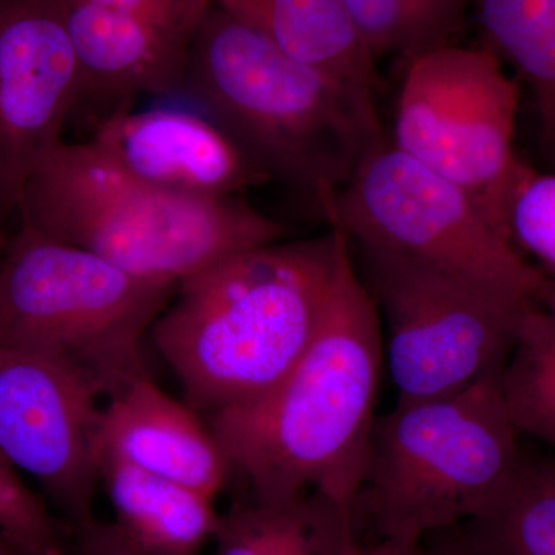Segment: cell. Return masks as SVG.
Listing matches in <instances>:
<instances>
[{"label":"cell","instance_id":"obj_14","mask_svg":"<svg viewBox=\"0 0 555 555\" xmlns=\"http://www.w3.org/2000/svg\"><path fill=\"white\" fill-rule=\"evenodd\" d=\"M100 452L217 499L230 467L214 430L195 409L164 392L150 375L104 401Z\"/></svg>","mask_w":555,"mask_h":555},{"label":"cell","instance_id":"obj_15","mask_svg":"<svg viewBox=\"0 0 555 555\" xmlns=\"http://www.w3.org/2000/svg\"><path fill=\"white\" fill-rule=\"evenodd\" d=\"M295 60L312 65L377 108L374 57L343 0H214Z\"/></svg>","mask_w":555,"mask_h":555},{"label":"cell","instance_id":"obj_1","mask_svg":"<svg viewBox=\"0 0 555 555\" xmlns=\"http://www.w3.org/2000/svg\"><path fill=\"white\" fill-rule=\"evenodd\" d=\"M383 366L382 320L346 236L326 315L301 360L264 396L208 416L248 495L320 491L356 513Z\"/></svg>","mask_w":555,"mask_h":555},{"label":"cell","instance_id":"obj_26","mask_svg":"<svg viewBox=\"0 0 555 555\" xmlns=\"http://www.w3.org/2000/svg\"><path fill=\"white\" fill-rule=\"evenodd\" d=\"M426 555H489L463 525L440 529L422 540Z\"/></svg>","mask_w":555,"mask_h":555},{"label":"cell","instance_id":"obj_25","mask_svg":"<svg viewBox=\"0 0 555 555\" xmlns=\"http://www.w3.org/2000/svg\"><path fill=\"white\" fill-rule=\"evenodd\" d=\"M69 532L80 555H147L127 540L113 521L93 517Z\"/></svg>","mask_w":555,"mask_h":555},{"label":"cell","instance_id":"obj_4","mask_svg":"<svg viewBox=\"0 0 555 555\" xmlns=\"http://www.w3.org/2000/svg\"><path fill=\"white\" fill-rule=\"evenodd\" d=\"M22 225L89 250L131 275L179 284L222 259L288 238L240 196L192 198L155 188L91 142L62 141L31 171Z\"/></svg>","mask_w":555,"mask_h":555},{"label":"cell","instance_id":"obj_9","mask_svg":"<svg viewBox=\"0 0 555 555\" xmlns=\"http://www.w3.org/2000/svg\"><path fill=\"white\" fill-rule=\"evenodd\" d=\"M517 115L516 80L494 51L448 43L408 61L392 144L469 193L506 232L525 163L514 150Z\"/></svg>","mask_w":555,"mask_h":555},{"label":"cell","instance_id":"obj_28","mask_svg":"<svg viewBox=\"0 0 555 555\" xmlns=\"http://www.w3.org/2000/svg\"><path fill=\"white\" fill-rule=\"evenodd\" d=\"M5 539V551L7 555H80L79 551L76 550L75 543H73V546L64 547L62 551H57V553L53 554H36L31 553V551L22 550V547L14 545V543H11L7 537H3Z\"/></svg>","mask_w":555,"mask_h":555},{"label":"cell","instance_id":"obj_18","mask_svg":"<svg viewBox=\"0 0 555 555\" xmlns=\"http://www.w3.org/2000/svg\"><path fill=\"white\" fill-rule=\"evenodd\" d=\"M486 49L506 60L532 91L540 145L555 171V0H470Z\"/></svg>","mask_w":555,"mask_h":555},{"label":"cell","instance_id":"obj_22","mask_svg":"<svg viewBox=\"0 0 555 555\" xmlns=\"http://www.w3.org/2000/svg\"><path fill=\"white\" fill-rule=\"evenodd\" d=\"M505 225L518 250L555 281V171L521 164L507 198Z\"/></svg>","mask_w":555,"mask_h":555},{"label":"cell","instance_id":"obj_30","mask_svg":"<svg viewBox=\"0 0 555 555\" xmlns=\"http://www.w3.org/2000/svg\"><path fill=\"white\" fill-rule=\"evenodd\" d=\"M0 555H7L5 539H3L2 534H0Z\"/></svg>","mask_w":555,"mask_h":555},{"label":"cell","instance_id":"obj_10","mask_svg":"<svg viewBox=\"0 0 555 555\" xmlns=\"http://www.w3.org/2000/svg\"><path fill=\"white\" fill-rule=\"evenodd\" d=\"M104 401L72 364L0 346V460L35 478L69 529L94 517Z\"/></svg>","mask_w":555,"mask_h":555},{"label":"cell","instance_id":"obj_12","mask_svg":"<svg viewBox=\"0 0 555 555\" xmlns=\"http://www.w3.org/2000/svg\"><path fill=\"white\" fill-rule=\"evenodd\" d=\"M90 142L141 181L192 198H233L270 181L214 119L182 109L120 113Z\"/></svg>","mask_w":555,"mask_h":555},{"label":"cell","instance_id":"obj_21","mask_svg":"<svg viewBox=\"0 0 555 555\" xmlns=\"http://www.w3.org/2000/svg\"><path fill=\"white\" fill-rule=\"evenodd\" d=\"M375 62L398 54L406 61L452 42L470 0H343Z\"/></svg>","mask_w":555,"mask_h":555},{"label":"cell","instance_id":"obj_27","mask_svg":"<svg viewBox=\"0 0 555 555\" xmlns=\"http://www.w3.org/2000/svg\"><path fill=\"white\" fill-rule=\"evenodd\" d=\"M345 555H426L422 542L378 539L377 542L361 543L360 540Z\"/></svg>","mask_w":555,"mask_h":555},{"label":"cell","instance_id":"obj_3","mask_svg":"<svg viewBox=\"0 0 555 555\" xmlns=\"http://www.w3.org/2000/svg\"><path fill=\"white\" fill-rule=\"evenodd\" d=\"M184 91L269 179L317 204L389 142L377 108L215 2L193 36Z\"/></svg>","mask_w":555,"mask_h":555},{"label":"cell","instance_id":"obj_8","mask_svg":"<svg viewBox=\"0 0 555 555\" xmlns=\"http://www.w3.org/2000/svg\"><path fill=\"white\" fill-rule=\"evenodd\" d=\"M350 243L433 262L486 286L555 306V281L521 254L469 193L392 142L318 203Z\"/></svg>","mask_w":555,"mask_h":555},{"label":"cell","instance_id":"obj_11","mask_svg":"<svg viewBox=\"0 0 555 555\" xmlns=\"http://www.w3.org/2000/svg\"><path fill=\"white\" fill-rule=\"evenodd\" d=\"M79 73L62 0H0V198L17 208L78 105Z\"/></svg>","mask_w":555,"mask_h":555},{"label":"cell","instance_id":"obj_19","mask_svg":"<svg viewBox=\"0 0 555 555\" xmlns=\"http://www.w3.org/2000/svg\"><path fill=\"white\" fill-rule=\"evenodd\" d=\"M463 526L489 555H555V476L547 460L524 459L502 494Z\"/></svg>","mask_w":555,"mask_h":555},{"label":"cell","instance_id":"obj_29","mask_svg":"<svg viewBox=\"0 0 555 555\" xmlns=\"http://www.w3.org/2000/svg\"><path fill=\"white\" fill-rule=\"evenodd\" d=\"M0 211H2V198H0ZM10 240H7L5 232H3L2 224H0V258L5 254L9 247Z\"/></svg>","mask_w":555,"mask_h":555},{"label":"cell","instance_id":"obj_24","mask_svg":"<svg viewBox=\"0 0 555 555\" xmlns=\"http://www.w3.org/2000/svg\"><path fill=\"white\" fill-rule=\"evenodd\" d=\"M78 2L134 14L190 38L195 36L201 21L214 5V0H78Z\"/></svg>","mask_w":555,"mask_h":555},{"label":"cell","instance_id":"obj_7","mask_svg":"<svg viewBox=\"0 0 555 555\" xmlns=\"http://www.w3.org/2000/svg\"><path fill=\"white\" fill-rule=\"evenodd\" d=\"M350 246L385 318V364L398 401L452 396L502 371L526 313L542 306L411 255Z\"/></svg>","mask_w":555,"mask_h":555},{"label":"cell","instance_id":"obj_16","mask_svg":"<svg viewBox=\"0 0 555 555\" xmlns=\"http://www.w3.org/2000/svg\"><path fill=\"white\" fill-rule=\"evenodd\" d=\"M101 488L113 525L147 555H198L214 540L215 499L100 452Z\"/></svg>","mask_w":555,"mask_h":555},{"label":"cell","instance_id":"obj_5","mask_svg":"<svg viewBox=\"0 0 555 555\" xmlns=\"http://www.w3.org/2000/svg\"><path fill=\"white\" fill-rule=\"evenodd\" d=\"M500 374L452 396L397 401L375 416L357 524L364 518L378 539L422 542L502 494L525 456Z\"/></svg>","mask_w":555,"mask_h":555},{"label":"cell","instance_id":"obj_13","mask_svg":"<svg viewBox=\"0 0 555 555\" xmlns=\"http://www.w3.org/2000/svg\"><path fill=\"white\" fill-rule=\"evenodd\" d=\"M79 73L76 112L101 124L130 112L142 94L185 90L192 39L155 22L62 0Z\"/></svg>","mask_w":555,"mask_h":555},{"label":"cell","instance_id":"obj_17","mask_svg":"<svg viewBox=\"0 0 555 555\" xmlns=\"http://www.w3.org/2000/svg\"><path fill=\"white\" fill-rule=\"evenodd\" d=\"M215 555H345L358 542L350 507L320 491L255 499L219 516Z\"/></svg>","mask_w":555,"mask_h":555},{"label":"cell","instance_id":"obj_23","mask_svg":"<svg viewBox=\"0 0 555 555\" xmlns=\"http://www.w3.org/2000/svg\"><path fill=\"white\" fill-rule=\"evenodd\" d=\"M0 534L36 554L68 546L69 528L51 513L46 500L28 488L16 470L0 460Z\"/></svg>","mask_w":555,"mask_h":555},{"label":"cell","instance_id":"obj_20","mask_svg":"<svg viewBox=\"0 0 555 555\" xmlns=\"http://www.w3.org/2000/svg\"><path fill=\"white\" fill-rule=\"evenodd\" d=\"M500 390L518 433L555 449V306L526 313L500 374Z\"/></svg>","mask_w":555,"mask_h":555},{"label":"cell","instance_id":"obj_2","mask_svg":"<svg viewBox=\"0 0 555 555\" xmlns=\"http://www.w3.org/2000/svg\"><path fill=\"white\" fill-rule=\"evenodd\" d=\"M346 235L278 241L182 281L152 339L189 406L208 416L275 387L312 345Z\"/></svg>","mask_w":555,"mask_h":555},{"label":"cell","instance_id":"obj_31","mask_svg":"<svg viewBox=\"0 0 555 555\" xmlns=\"http://www.w3.org/2000/svg\"><path fill=\"white\" fill-rule=\"evenodd\" d=\"M547 463H550L551 469H553V473L555 476V456H554V459L547 460Z\"/></svg>","mask_w":555,"mask_h":555},{"label":"cell","instance_id":"obj_6","mask_svg":"<svg viewBox=\"0 0 555 555\" xmlns=\"http://www.w3.org/2000/svg\"><path fill=\"white\" fill-rule=\"evenodd\" d=\"M177 288L22 225L0 258V346L72 364L107 400L149 375L145 335Z\"/></svg>","mask_w":555,"mask_h":555}]
</instances>
